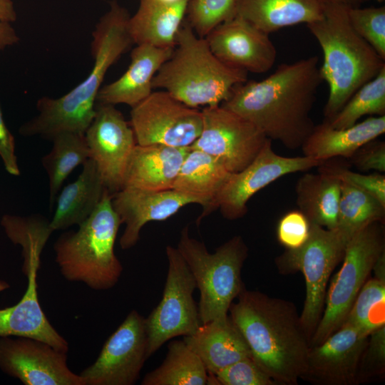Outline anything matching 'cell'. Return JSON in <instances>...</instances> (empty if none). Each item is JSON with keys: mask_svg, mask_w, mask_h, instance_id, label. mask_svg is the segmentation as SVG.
I'll use <instances>...</instances> for the list:
<instances>
[{"mask_svg": "<svg viewBox=\"0 0 385 385\" xmlns=\"http://www.w3.org/2000/svg\"><path fill=\"white\" fill-rule=\"evenodd\" d=\"M247 80V73L230 67L210 50L185 20L170 57L153 80V88H161L187 105H220L237 84Z\"/></svg>", "mask_w": 385, "mask_h": 385, "instance_id": "5b68a950", "label": "cell"}, {"mask_svg": "<svg viewBox=\"0 0 385 385\" xmlns=\"http://www.w3.org/2000/svg\"><path fill=\"white\" fill-rule=\"evenodd\" d=\"M385 370V326L372 332L362 354L357 384L374 376L381 375Z\"/></svg>", "mask_w": 385, "mask_h": 385, "instance_id": "60d3db41", "label": "cell"}, {"mask_svg": "<svg viewBox=\"0 0 385 385\" xmlns=\"http://www.w3.org/2000/svg\"><path fill=\"white\" fill-rule=\"evenodd\" d=\"M147 359L145 318L133 309L80 376L85 385H133Z\"/></svg>", "mask_w": 385, "mask_h": 385, "instance_id": "5bb4252c", "label": "cell"}, {"mask_svg": "<svg viewBox=\"0 0 385 385\" xmlns=\"http://www.w3.org/2000/svg\"><path fill=\"white\" fill-rule=\"evenodd\" d=\"M351 163L361 171H385V143L376 139L360 147L349 158Z\"/></svg>", "mask_w": 385, "mask_h": 385, "instance_id": "b9f144b4", "label": "cell"}, {"mask_svg": "<svg viewBox=\"0 0 385 385\" xmlns=\"http://www.w3.org/2000/svg\"><path fill=\"white\" fill-rule=\"evenodd\" d=\"M189 1L165 3L158 0H139L136 12L128 21L133 43L174 48L185 20Z\"/></svg>", "mask_w": 385, "mask_h": 385, "instance_id": "d4e9b609", "label": "cell"}, {"mask_svg": "<svg viewBox=\"0 0 385 385\" xmlns=\"http://www.w3.org/2000/svg\"><path fill=\"white\" fill-rule=\"evenodd\" d=\"M384 132L385 115H373L346 128H334L323 120L314 125L301 148L304 155L322 161L338 157L349 159Z\"/></svg>", "mask_w": 385, "mask_h": 385, "instance_id": "603a6c76", "label": "cell"}, {"mask_svg": "<svg viewBox=\"0 0 385 385\" xmlns=\"http://www.w3.org/2000/svg\"><path fill=\"white\" fill-rule=\"evenodd\" d=\"M322 16L306 24L322 48L319 67L329 86L324 120L329 121L352 95L385 67V60L351 26L347 6L322 3Z\"/></svg>", "mask_w": 385, "mask_h": 385, "instance_id": "277c9868", "label": "cell"}, {"mask_svg": "<svg viewBox=\"0 0 385 385\" xmlns=\"http://www.w3.org/2000/svg\"><path fill=\"white\" fill-rule=\"evenodd\" d=\"M177 249L200 293L201 324L227 319L231 304L245 288L241 271L248 250L242 237H232L211 253L203 242L190 236L187 225L180 232Z\"/></svg>", "mask_w": 385, "mask_h": 385, "instance_id": "52a82bcc", "label": "cell"}, {"mask_svg": "<svg viewBox=\"0 0 385 385\" xmlns=\"http://www.w3.org/2000/svg\"><path fill=\"white\" fill-rule=\"evenodd\" d=\"M379 2H383L384 0H377Z\"/></svg>", "mask_w": 385, "mask_h": 385, "instance_id": "681fc988", "label": "cell"}, {"mask_svg": "<svg viewBox=\"0 0 385 385\" xmlns=\"http://www.w3.org/2000/svg\"><path fill=\"white\" fill-rule=\"evenodd\" d=\"M0 157L6 170L11 175L21 174L15 151V140L6 125L0 106Z\"/></svg>", "mask_w": 385, "mask_h": 385, "instance_id": "7bdbcfd3", "label": "cell"}, {"mask_svg": "<svg viewBox=\"0 0 385 385\" xmlns=\"http://www.w3.org/2000/svg\"><path fill=\"white\" fill-rule=\"evenodd\" d=\"M369 335L344 323L321 344L311 346L301 379L317 385L357 384Z\"/></svg>", "mask_w": 385, "mask_h": 385, "instance_id": "e0dca14e", "label": "cell"}, {"mask_svg": "<svg viewBox=\"0 0 385 385\" xmlns=\"http://www.w3.org/2000/svg\"><path fill=\"white\" fill-rule=\"evenodd\" d=\"M381 223L365 227L347 242L343 264L327 290L323 314L310 339V347L321 344L345 322L376 260L385 252Z\"/></svg>", "mask_w": 385, "mask_h": 385, "instance_id": "ba28073f", "label": "cell"}, {"mask_svg": "<svg viewBox=\"0 0 385 385\" xmlns=\"http://www.w3.org/2000/svg\"><path fill=\"white\" fill-rule=\"evenodd\" d=\"M140 145L190 147L199 137L202 111L165 91H153L131 108L129 122Z\"/></svg>", "mask_w": 385, "mask_h": 385, "instance_id": "8fae6325", "label": "cell"}, {"mask_svg": "<svg viewBox=\"0 0 385 385\" xmlns=\"http://www.w3.org/2000/svg\"><path fill=\"white\" fill-rule=\"evenodd\" d=\"M84 136L90 158L96 163L111 194L120 190L127 164L135 146L133 130L115 106L96 104L95 115Z\"/></svg>", "mask_w": 385, "mask_h": 385, "instance_id": "2e32d148", "label": "cell"}, {"mask_svg": "<svg viewBox=\"0 0 385 385\" xmlns=\"http://www.w3.org/2000/svg\"><path fill=\"white\" fill-rule=\"evenodd\" d=\"M183 340L199 356L211 375L251 356L247 342L230 317L225 320L202 324L193 334L183 337Z\"/></svg>", "mask_w": 385, "mask_h": 385, "instance_id": "cb8c5ba5", "label": "cell"}, {"mask_svg": "<svg viewBox=\"0 0 385 385\" xmlns=\"http://www.w3.org/2000/svg\"><path fill=\"white\" fill-rule=\"evenodd\" d=\"M319 170L328 173L341 182L361 189L385 205V176L381 173L369 175L352 171L342 165L332 164L329 160L319 165Z\"/></svg>", "mask_w": 385, "mask_h": 385, "instance_id": "74e56055", "label": "cell"}, {"mask_svg": "<svg viewBox=\"0 0 385 385\" xmlns=\"http://www.w3.org/2000/svg\"><path fill=\"white\" fill-rule=\"evenodd\" d=\"M130 16L118 1H110L108 10L92 32L93 64L90 73L61 97L39 98L38 114L19 128L22 135L51 140L65 132L85 133L95 115L96 98L108 69L133 44L128 29Z\"/></svg>", "mask_w": 385, "mask_h": 385, "instance_id": "3957f363", "label": "cell"}, {"mask_svg": "<svg viewBox=\"0 0 385 385\" xmlns=\"http://www.w3.org/2000/svg\"><path fill=\"white\" fill-rule=\"evenodd\" d=\"M201 111L202 130L190 148L218 158L232 173L247 167L269 139L251 122L221 105Z\"/></svg>", "mask_w": 385, "mask_h": 385, "instance_id": "7c38bea8", "label": "cell"}, {"mask_svg": "<svg viewBox=\"0 0 385 385\" xmlns=\"http://www.w3.org/2000/svg\"><path fill=\"white\" fill-rule=\"evenodd\" d=\"M158 1H162V2H165V3H175V2L179 1L180 0H158Z\"/></svg>", "mask_w": 385, "mask_h": 385, "instance_id": "c3c4849f", "label": "cell"}, {"mask_svg": "<svg viewBox=\"0 0 385 385\" xmlns=\"http://www.w3.org/2000/svg\"><path fill=\"white\" fill-rule=\"evenodd\" d=\"M340 192L341 181L337 178L321 171L307 173L297 183L296 202L311 223L334 230Z\"/></svg>", "mask_w": 385, "mask_h": 385, "instance_id": "f1b7e54d", "label": "cell"}, {"mask_svg": "<svg viewBox=\"0 0 385 385\" xmlns=\"http://www.w3.org/2000/svg\"><path fill=\"white\" fill-rule=\"evenodd\" d=\"M111 202L121 223L125 225L119 240L122 250L137 244L146 223L165 220L190 204L203 206L200 199L174 189L151 190L133 187H124L112 194Z\"/></svg>", "mask_w": 385, "mask_h": 385, "instance_id": "d6986e66", "label": "cell"}, {"mask_svg": "<svg viewBox=\"0 0 385 385\" xmlns=\"http://www.w3.org/2000/svg\"><path fill=\"white\" fill-rule=\"evenodd\" d=\"M366 115H385V67L374 78L360 87L334 117L327 122L334 128H346Z\"/></svg>", "mask_w": 385, "mask_h": 385, "instance_id": "836d02e7", "label": "cell"}, {"mask_svg": "<svg viewBox=\"0 0 385 385\" xmlns=\"http://www.w3.org/2000/svg\"><path fill=\"white\" fill-rule=\"evenodd\" d=\"M213 376L217 385H276L251 356L230 364Z\"/></svg>", "mask_w": 385, "mask_h": 385, "instance_id": "f35d334b", "label": "cell"}, {"mask_svg": "<svg viewBox=\"0 0 385 385\" xmlns=\"http://www.w3.org/2000/svg\"><path fill=\"white\" fill-rule=\"evenodd\" d=\"M9 287V284L6 282L0 280V292L8 289Z\"/></svg>", "mask_w": 385, "mask_h": 385, "instance_id": "7dc6e473", "label": "cell"}, {"mask_svg": "<svg viewBox=\"0 0 385 385\" xmlns=\"http://www.w3.org/2000/svg\"><path fill=\"white\" fill-rule=\"evenodd\" d=\"M237 0H190L186 21L196 34L205 37L215 27L232 18Z\"/></svg>", "mask_w": 385, "mask_h": 385, "instance_id": "d590c367", "label": "cell"}, {"mask_svg": "<svg viewBox=\"0 0 385 385\" xmlns=\"http://www.w3.org/2000/svg\"><path fill=\"white\" fill-rule=\"evenodd\" d=\"M1 224L9 239L22 247V271L26 277L40 268L41 255L53 230L50 221L41 215H4Z\"/></svg>", "mask_w": 385, "mask_h": 385, "instance_id": "1f68e13d", "label": "cell"}, {"mask_svg": "<svg viewBox=\"0 0 385 385\" xmlns=\"http://www.w3.org/2000/svg\"><path fill=\"white\" fill-rule=\"evenodd\" d=\"M231 174L218 158L190 148L173 189L202 200L203 211L197 220V225L213 211L214 200Z\"/></svg>", "mask_w": 385, "mask_h": 385, "instance_id": "4316f807", "label": "cell"}, {"mask_svg": "<svg viewBox=\"0 0 385 385\" xmlns=\"http://www.w3.org/2000/svg\"><path fill=\"white\" fill-rule=\"evenodd\" d=\"M67 359L66 352L38 339L0 338V369L25 385H85Z\"/></svg>", "mask_w": 385, "mask_h": 385, "instance_id": "9a60e30c", "label": "cell"}, {"mask_svg": "<svg viewBox=\"0 0 385 385\" xmlns=\"http://www.w3.org/2000/svg\"><path fill=\"white\" fill-rule=\"evenodd\" d=\"M348 242L337 230L312 223L305 244L287 250L275 260L281 274L301 272L304 277L306 297L300 320L309 340L323 314L330 275L342 260Z\"/></svg>", "mask_w": 385, "mask_h": 385, "instance_id": "9c48e42d", "label": "cell"}, {"mask_svg": "<svg viewBox=\"0 0 385 385\" xmlns=\"http://www.w3.org/2000/svg\"><path fill=\"white\" fill-rule=\"evenodd\" d=\"M37 273L38 270L34 269L26 276V289L19 302L0 309V338H33L67 353L68 342L52 326L40 305Z\"/></svg>", "mask_w": 385, "mask_h": 385, "instance_id": "7402d4cb", "label": "cell"}, {"mask_svg": "<svg viewBox=\"0 0 385 385\" xmlns=\"http://www.w3.org/2000/svg\"><path fill=\"white\" fill-rule=\"evenodd\" d=\"M312 56L282 63L262 81L237 84L220 105L255 125L285 148H301L312 131L311 112L324 81Z\"/></svg>", "mask_w": 385, "mask_h": 385, "instance_id": "6da1fadb", "label": "cell"}, {"mask_svg": "<svg viewBox=\"0 0 385 385\" xmlns=\"http://www.w3.org/2000/svg\"><path fill=\"white\" fill-rule=\"evenodd\" d=\"M385 205L371 194L356 187L341 182L338 205L337 230L349 241L365 227L382 222Z\"/></svg>", "mask_w": 385, "mask_h": 385, "instance_id": "d6a6232c", "label": "cell"}, {"mask_svg": "<svg viewBox=\"0 0 385 385\" xmlns=\"http://www.w3.org/2000/svg\"><path fill=\"white\" fill-rule=\"evenodd\" d=\"M165 252L168 268L162 299L145 318L148 358L168 340L192 335L202 324L193 298L195 280L177 247L168 245Z\"/></svg>", "mask_w": 385, "mask_h": 385, "instance_id": "30bf717a", "label": "cell"}, {"mask_svg": "<svg viewBox=\"0 0 385 385\" xmlns=\"http://www.w3.org/2000/svg\"><path fill=\"white\" fill-rule=\"evenodd\" d=\"M208 373L183 340L170 342L163 363L145 374L142 385H205Z\"/></svg>", "mask_w": 385, "mask_h": 385, "instance_id": "f546056e", "label": "cell"}, {"mask_svg": "<svg viewBox=\"0 0 385 385\" xmlns=\"http://www.w3.org/2000/svg\"><path fill=\"white\" fill-rule=\"evenodd\" d=\"M312 223L300 210H292L284 214L277 226L278 242L287 250L301 247L307 241Z\"/></svg>", "mask_w": 385, "mask_h": 385, "instance_id": "ab89813d", "label": "cell"}, {"mask_svg": "<svg viewBox=\"0 0 385 385\" xmlns=\"http://www.w3.org/2000/svg\"><path fill=\"white\" fill-rule=\"evenodd\" d=\"M19 41V36L11 23L0 19V51Z\"/></svg>", "mask_w": 385, "mask_h": 385, "instance_id": "ee69618b", "label": "cell"}, {"mask_svg": "<svg viewBox=\"0 0 385 385\" xmlns=\"http://www.w3.org/2000/svg\"><path fill=\"white\" fill-rule=\"evenodd\" d=\"M269 35L235 16L215 27L205 38L213 54L227 66L264 73L272 68L277 58Z\"/></svg>", "mask_w": 385, "mask_h": 385, "instance_id": "ac0fdd59", "label": "cell"}, {"mask_svg": "<svg viewBox=\"0 0 385 385\" xmlns=\"http://www.w3.org/2000/svg\"><path fill=\"white\" fill-rule=\"evenodd\" d=\"M16 18L14 2L11 0H0V19L12 23Z\"/></svg>", "mask_w": 385, "mask_h": 385, "instance_id": "f6af8a7d", "label": "cell"}, {"mask_svg": "<svg viewBox=\"0 0 385 385\" xmlns=\"http://www.w3.org/2000/svg\"><path fill=\"white\" fill-rule=\"evenodd\" d=\"M173 48L137 44L130 53V62L117 80L102 86L96 104H125L133 108L153 92V80Z\"/></svg>", "mask_w": 385, "mask_h": 385, "instance_id": "ffe728a7", "label": "cell"}, {"mask_svg": "<svg viewBox=\"0 0 385 385\" xmlns=\"http://www.w3.org/2000/svg\"><path fill=\"white\" fill-rule=\"evenodd\" d=\"M229 309L258 366L278 385H297L304 372L310 340L294 304L259 291L240 293Z\"/></svg>", "mask_w": 385, "mask_h": 385, "instance_id": "7a4b0ae2", "label": "cell"}, {"mask_svg": "<svg viewBox=\"0 0 385 385\" xmlns=\"http://www.w3.org/2000/svg\"><path fill=\"white\" fill-rule=\"evenodd\" d=\"M324 162L305 155H279L268 139L247 167L230 175L215 197L212 210L219 209L228 220L241 218L247 212L248 200L259 190L284 175L308 170Z\"/></svg>", "mask_w": 385, "mask_h": 385, "instance_id": "4fadbf2b", "label": "cell"}, {"mask_svg": "<svg viewBox=\"0 0 385 385\" xmlns=\"http://www.w3.org/2000/svg\"><path fill=\"white\" fill-rule=\"evenodd\" d=\"M344 323L369 336L385 326V278L374 277L364 283Z\"/></svg>", "mask_w": 385, "mask_h": 385, "instance_id": "e575fe53", "label": "cell"}, {"mask_svg": "<svg viewBox=\"0 0 385 385\" xmlns=\"http://www.w3.org/2000/svg\"><path fill=\"white\" fill-rule=\"evenodd\" d=\"M51 150L41 158L48 178L49 205L51 210L64 180L78 165L90 158L84 134L65 132L51 140Z\"/></svg>", "mask_w": 385, "mask_h": 385, "instance_id": "4dcf8cb0", "label": "cell"}, {"mask_svg": "<svg viewBox=\"0 0 385 385\" xmlns=\"http://www.w3.org/2000/svg\"><path fill=\"white\" fill-rule=\"evenodd\" d=\"M111 196L106 192L76 231L62 233L53 244L55 261L62 276L97 291L114 287L123 270L114 252L122 223L113 207Z\"/></svg>", "mask_w": 385, "mask_h": 385, "instance_id": "8992f818", "label": "cell"}, {"mask_svg": "<svg viewBox=\"0 0 385 385\" xmlns=\"http://www.w3.org/2000/svg\"><path fill=\"white\" fill-rule=\"evenodd\" d=\"M319 0H237L235 16L270 34L284 27L315 21L322 16Z\"/></svg>", "mask_w": 385, "mask_h": 385, "instance_id": "83f0119b", "label": "cell"}, {"mask_svg": "<svg viewBox=\"0 0 385 385\" xmlns=\"http://www.w3.org/2000/svg\"><path fill=\"white\" fill-rule=\"evenodd\" d=\"M322 3H334L341 4L349 8L361 7L369 0H319Z\"/></svg>", "mask_w": 385, "mask_h": 385, "instance_id": "bcb514c9", "label": "cell"}, {"mask_svg": "<svg viewBox=\"0 0 385 385\" xmlns=\"http://www.w3.org/2000/svg\"><path fill=\"white\" fill-rule=\"evenodd\" d=\"M190 149V147L136 144L127 164L123 188L151 190L173 189Z\"/></svg>", "mask_w": 385, "mask_h": 385, "instance_id": "44dd1931", "label": "cell"}, {"mask_svg": "<svg viewBox=\"0 0 385 385\" xmlns=\"http://www.w3.org/2000/svg\"><path fill=\"white\" fill-rule=\"evenodd\" d=\"M106 189L95 162L88 159L78 178L63 188L57 197L54 215L50 221L55 230L81 225L95 210Z\"/></svg>", "mask_w": 385, "mask_h": 385, "instance_id": "484cf974", "label": "cell"}, {"mask_svg": "<svg viewBox=\"0 0 385 385\" xmlns=\"http://www.w3.org/2000/svg\"><path fill=\"white\" fill-rule=\"evenodd\" d=\"M355 31L385 60V6L348 8Z\"/></svg>", "mask_w": 385, "mask_h": 385, "instance_id": "8d00e7d4", "label": "cell"}]
</instances>
